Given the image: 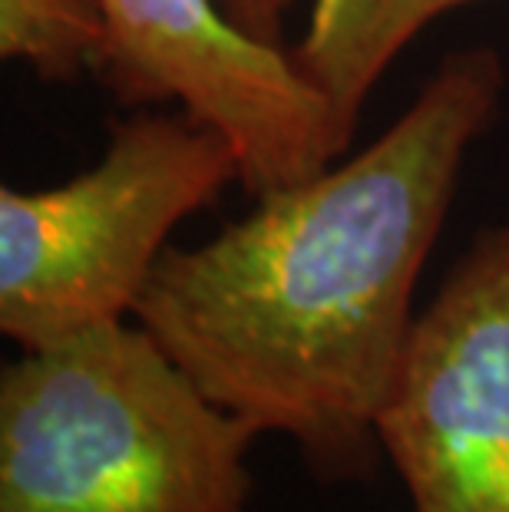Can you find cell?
I'll list each match as a JSON object with an SVG mask.
<instances>
[{
  "mask_svg": "<svg viewBox=\"0 0 509 512\" xmlns=\"http://www.w3.org/2000/svg\"><path fill=\"white\" fill-rule=\"evenodd\" d=\"M106 50L93 76L123 106L179 103L229 139L242 189L265 195L348 152L331 106L285 47L245 34L222 0H100Z\"/></svg>",
  "mask_w": 509,
  "mask_h": 512,
  "instance_id": "5b68a950",
  "label": "cell"
},
{
  "mask_svg": "<svg viewBox=\"0 0 509 512\" xmlns=\"http://www.w3.org/2000/svg\"><path fill=\"white\" fill-rule=\"evenodd\" d=\"M103 50L100 0H0V57L27 63L40 80H77Z\"/></svg>",
  "mask_w": 509,
  "mask_h": 512,
  "instance_id": "52a82bcc",
  "label": "cell"
},
{
  "mask_svg": "<svg viewBox=\"0 0 509 512\" xmlns=\"http://www.w3.org/2000/svg\"><path fill=\"white\" fill-rule=\"evenodd\" d=\"M503 83L493 47L447 53L357 156L255 195L209 242L166 248L136 321L212 403L291 437L318 476H367L420 271Z\"/></svg>",
  "mask_w": 509,
  "mask_h": 512,
  "instance_id": "6da1fadb",
  "label": "cell"
},
{
  "mask_svg": "<svg viewBox=\"0 0 509 512\" xmlns=\"http://www.w3.org/2000/svg\"><path fill=\"white\" fill-rule=\"evenodd\" d=\"M414 512H509V219L417 314L377 413Z\"/></svg>",
  "mask_w": 509,
  "mask_h": 512,
  "instance_id": "277c9868",
  "label": "cell"
},
{
  "mask_svg": "<svg viewBox=\"0 0 509 512\" xmlns=\"http://www.w3.org/2000/svg\"><path fill=\"white\" fill-rule=\"evenodd\" d=\"M255 437L143 324H100L0 377V512H245Z\"/></svg>",
  "mask_w": 509,
  "mask_h": 512,
  "instance_id": "7a4b0ae2",
  "label": "cell"
},
{
  "mask_svg": "<svg viewBox=\"0 0 509 512\" xmlns=\"http://www.w3.org/2000/svg\"><path fill=\"white\" fill-rule=\"evenodd\" d=\"M242 182L219 129L189 110H139L93 169L50 189H0V331L24 351L136 311L182 219Z\"/></svg>",
  "mask_w": 509,
  "mask_h": 512,
  "instance_id": "3957f363",
  "label": "cell"
},
{
  "mask_svg": "<svg viewBox=\"0 0 509 512\" xmlns=\"http://www.w3.org/2000/svg\"><path fill=\"white\" fill-rule=\"evenodd\" d=\"M463 4H470V0H437V17L450 14V10H457V7H463Z\"/></svg>",
  "mask_w": 509,
  "mask_h": 512,
  "instance_id": "9c48e42d",
  "label": "cell"
},
{
  "mask_svg": "<svg viewBox=\"0 0 509 512\" xmlns=\"http://www.w3.org/2000/svg\"><path fill=\"white\" fill-rule=\"evenodd\" d=\"M430 20L437 0H311L305 37L288 53L351 139L367 96Z\"/></svg>",
  "mask_w": 509,
  "mask_h": 512,
  "instance_id": "8992f818",
  "label": "cell"
},
{
  "mask_svg": "<svg viewBox=\"0 0 509 512\" xmlns=\"http://www.w3.org/2000/svg\"><path fill=\"white\" fill-rule=\"evenodd\" d=\"M295 0H222L225 14H229L245 34L258 37L262 43L281 47L285 34V17Z\"/></svg>",
  "mask_w": 509,
  "mask_h": 512,
  "instance_id": "ba28073f",
  "label": "cell"
}]
</instances>
